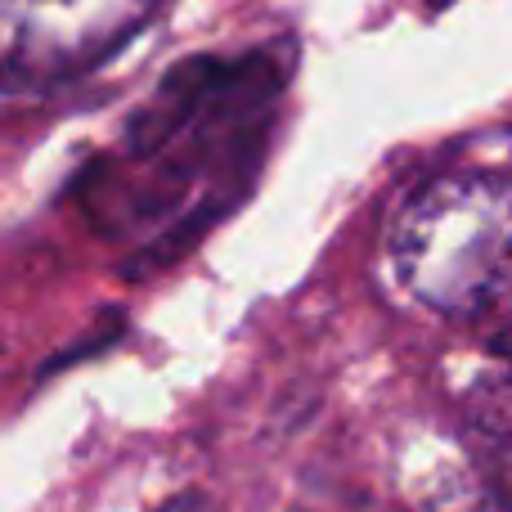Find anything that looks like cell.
<instances>
[{"label":"cell","instance_id":"cell-1","mask_svg":"<svg viewBox=\"0 0 512 512\" xmlns=\"http://www.w3.org/2000/svg\"><path fill=\"white\" fill-rule=\"evenodd\" d=\"M391 265L423 306L454 319L512 301V180L454 171L418 185L391 221Z\"/></svg>","mask_w":512,"mask_h":512},{"label":"cell","instance_id":"cell-2","mask_svg":"<svg viewBox=\"0 0 512 512\" xmlns=\"http://www.w3.org/2000/svg\"><path fill=\"white\" fill-rule=\"evenodd\" d=\"M158 9L162 0H0V59L9 90L86 77Z\"/></svg>","mask_w":512,"mask_h":512},{"label":"cell","instance_id":"cell-3","mask_svg":"<svg viewBox=\"0 0 512 512\" xmlns=\"http://www.w3.org/2000/svg\"><path fill=\"white\" fill-rule=\"evenodd\" d=\"M468 418L490 441H512V369L508 364L481 373L468 387Z\"/></svg>","mask_w":512,"mask_h":512},{"label":"cell","instance_id":"cell-4","mask_svg":"<svg viewBox=\"0 0 512 512\" xmlns=\"http://www.w3.org/2000/svg\"><path fill=\"white\" fill-rule=\"evenodd\" d=\"M490 351L499 355V364H508V369H512V315H508V324L490 337Z\"/></svg>","mask_w":512,"mask_h":512}]
</instances>
